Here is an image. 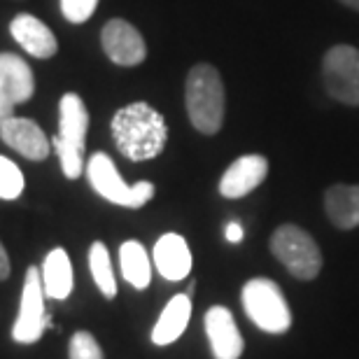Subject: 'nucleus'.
Masks as SVG:
<instances>
[{"label":"nucleus","instance_id":"nucleus-1","mask_svg":"<svg viewBox=\"0 0 359 359\" xmlns=\"http://www.w3.org/2000/svg\"><path fill=\"white\" fill-rule=\"evenodd\" d=\"M110 131L117 149L131 161L156 159L168 140L166 119L147 103H131L114 112Z\"/></svg>","mask_w":359,"mask_h":359},{"label":"nucleus","instance_id":"nucleus-2","mask_svg":"<svg viewBox=\"0 0 359 359\" xmlns=\"http://www.w3.org/2000/svg\"><path fill=\"white\" fill-rule=\"evenodd\" d=\"M184 105L191 126L203 135L219 133L224 124L226 91L219 70L210 63H196L184 82Z\"/></svg>","mask_w":359,"mask_h":359},{"label":"nucleus","instance_id":"nucleus-3","mask_svg":"<svg viewBox=\"0 0 359 359\" xmlns=\"http://www.w3.org/2000/svg\"><path fill=\"white\" fill-rule=\"evenodd\" d=\"M89 110L77 93H66L59 103V135L52 147L61 161V170L68 180L84 173V145H87Z\"/></svg>","mask_w":359,"mask_h":359},{"label":"nucleus","instance_id":"nucleus-4","mask_svg":"<svg viewBox=\"0 0 359 359\" xmlns=\"http://www.w3.org/2000/svg\"><path fill=\"white\" fill-rule=\"evenodd\" d=\"M248 318L266 334H285L292 327V311L283 290L271 278L248 280L241 292Z\"/></svg>","mask_w":359,"mask_h":359},{"label":"nucleus","instance_id":"nucleus-5","mask_svg":"<svg viewBox=\"0 0 359 359\" xmlns=\"http://www.w3.org/2000/svg\"><path fill=\"white\" fill-rule=\"evenodd\" d=\"M271 252L297 280H315L322 271V252L306 229L278 226L271 236Z\"/></svg>","mask_w":359,"mask_h":359},{"label":"nucleus","instance_id":"nucleus-6","mask_svg":"<svg viewBox=\"0 0 359 359\" xmlns=\"http://www.w3.org/2000/svg\"><path fill=\"white\" fill-rule=\"evenodd\" d=\"M87 177L89 184L93 187V191L98 196H103L105 201H110L114 205L121 208H142L145 203L154 198V184L142 180V182L126 184L124 177L119 175L114 161L105 152H96L87 161Z\"/></svg>","mask_w":359,"mask_h":359},{"label":"nucleus","instance_id":"nucleus-7","mask_svg":"<svg viewBox=\"0 0 359 359\" xmlns=\"http://www.w3.org/2000/svg\"><path fill=\"white\" fill-rule=\"evenodd\" d=\"M322 82L334 100L359 107V49L353 45L329 47L322 59Z\"/></svg>","mask_w":359,"mask_h":359},{"label":"nucleus","instance_id":"nucleus-8","mask_svg":"<svg viewBox=\"0 0 359 359\" xmlns=\"http://www.w3.org/2000/svg\"><path fill=\"white\" fill-rule=\"evenodd\" d=\"M45 287H42V276L38 266H31L26 271L24 290H21V306L17 322L12 327V339L24 346L40 341L45 329L49 327V315L45 311Z\"/></svg>","mask_w":359,"mask_h":359},{"label":"nucleus","instance_id":"nucleus-9","mask_svg":"<svg viewBox=\"0 0 359 359\" xmlns=\"http://www.w3.org/2000/svg\"><path fill=\"white\" fill-rule=\"evenodd\" d=\"M35 80L31 66L17 54H0V121L12 117L14 107L31 100Z\"/></svg>","mask_w":359,"mask_h":359},{"label":"nucleus","instance_id":"nucleus-10","mask_svg":"<svg viewBox=\"0 0 359 359\" xmlns=\"http://www.w3.org/2000/svg\"><path fill=\"white\" fill-rule=\"evenodd\" d=\"M100 45L105 56L117 66H140L147 56V45L140 31L124 19H110L100 31Z\"/></svg>","mask_w":359,"mask_h":359},{"label":"nucleus","instance_id":"nucleus-11","mask_svg":"<svg viewBox=\"0 0 359 359\" xmlns=\"http://www.w3.org/2000/svg\"><path fill=\"white\" fill-rule=\"evenodd\" d=\"M0 138L5 140V145H10L14 152L31 161H45L52 145H49L47 135L42 133V128L31 119L24 117H7L0 121Z\"/></svg>","mask_w":359,"mask_h":359},{"label":"nucleus","instance_id":"nucleus-12","mask_svg":"<svg viewBox=\"0 0 359 359\" xmlns=\"http://www.w3.org/2000/svg\"><path fill=\"white\" fill-rule=\"evenodd\" d=\"M269 175V159L262 154L238 156L219 180V194L224 198H243L252 194Z\"/></svg>","mask_w":359,"mask_h":359},{"label":"nucleus","instance_id":"nucleus-13","mask_svg":"<svg viewBox=\"0 0 359 359\" xmlns=\"http://www.w3.org/2000/svg\"><path fill=\"white\" fill-rule=\"evenodd\" d=\"M203 322L215 359H238L243 355V336L229 308L212 306Z\"/></svg>","mask_w":359,"mask_h":359},{"label":"nucleus","instance_id":"nucleus-14","mask_svg":"<svg viewBox=\"0 0 359 359\" xmlns=\"http://www.w3.org/2000/svg\"><path fill=\"white\" fill-rule=\"evenodd\" d=\"M10 33L19 42V47H24V52L35 56V59H49L59 52L56 35L33 14H17L10 24Z\"/></svg>","mask_w":359,"mask_h":359},{"label":"nucleus","instance_id":"nucleus-15","mask_svg":"<svg viewBox=\"0 0 359 359\" xmlns=\"http://www.w3.org/2000/svg\"><path fill=\"white\" fill-rule=\"evenodd\" d=\"M154 266L161 278L180 283L191 273V250L180 233H163L154 245Z\"/></svg>","mask_w":359,"mask_h":359},{"label":"nucleus","instance_id":"nucleus-16","mask_svg":"<svg viewBox=\"0 0 359 359\" xmlns=\"http://www.w3.org/2000/svg\"><path fill=\"white\" fill-rule=\"evenodd\" d=\"M325 210L334 226L350 231L359 226V184H332L325 191Z\"/></svg>","mask_w":359,"mask_h":359},{"label":"nucleus","instance_id":"nucleus-17","mask_svg":"<svg viewBox=\"0 0 359 359\" xmlns=\"http://www.w3.org/2000/svg\"><path fill=\"white\" fill-rule=\"evenodd\" d=\"M191 318V297L189 294H177L166 304L159 320L152 329V341L156 346H170L184 334Z\"/></svg>","mask_w":359,"mask_h":359},{"label":"nucleus","instance_id":"nucleus-18","mask_svg":"<svg viewBox=\"0 0 359 359\" xmlns=\"http://www.w3.org/2000/svg\"><path fill=\"white\" fill-rule=\"evenodd\" d=\"M42 287H45V297L54 301H63L73 292V264L63 248H54L45 257L42 264Z\"/></svg>","mask_w":359,"mask_h":359},{"label":"nucleus","instance_id":"nucleus-19","mask_svg":"<svg viewBox=\"0 0 359 359\" xmlns=\"http://www.w3.org/2000/svg\"><path fill=\"white\" fill-rule=\"evenodd\" d=\"M119 264H121V276L135 290H145L152 280V264H149L147 250L142 248L138 241H126L119 248Z\"/></svg>","mask_w":359,"mask_h":359},{"label":"nucleus","instance_id":"nucleus-20","mask_svg":"<svg viewBox=\"0 0 359 359\" xmlns=\"http://www.w3.org/2000/svg\"><path fill=\"white\" fill-rule=\"evenodd\" d=\"M89 271L93 283H96V287L105 299L117 297V280H114L110 252H107V248L100 241H96L89 248Z\"/></svg>","mask_w":359,"mask_h":359},{"label":"nucleus","instance_id":"nucleus-21","mask_svg":"<svg viewBox=\"0 0 359 359\" xmlns=\"http://www.w3.org/2000/svg\"><path fill=\"white\" fill-rule=\"evenodd\" d=\"M24 191V173L12 159L0 154V198L14 201Z\"/></svg>","mask_w":359,"mask_h":359},{"label":"nucleus","instance_id":"nucleus-22","mask_svg":"<svg viewBox=\"0 0 359 359\" xmlns=\"http://www.w3.org/2000/svg\"><path fill=\"white\" fill-rule=\"evenodd\" d=\"M68 359H105V355L93 334L75 332L68 343Z\"/></svg>","mask_w":359,"mask_h":359},{"label":"nucleus","instance_id":"nucleus-23","mask_svg":"<svg viewBox=\"0 0 359 359\" xmlns=\"http://www.w3.org/2000/svg\"><path fill=\"white\" fill-rule=\"evenodd\" d=\"M98 0H61V12L70 24H84L93 17Z\"/></svg>","mask_w":359,"mask_h":359},{"label":"nucleus","instance_id":"nucleus-24","mask_svg":"<svg viewBox=\"0 0 359 359\" xmlns=\"http://www.w3.org/2000/svg\"><path fill=\"white\" fill-rule=\"evenodd\" d=\"M224 236H226L229 243H241L245 231H243V226L238 224V222H229L226 229H224Z\"/></svg>","mask_w":359,"mask_h":359},{"label":"nucleus","instance_id":"nucleus-25","mask_svg":"<svg viewBox=\"0 0 359 359\" xmlns=\"http://www.w3.org/2000/svg\"><path fill=\"white\" fill-rule=\"evenodd\" d=\"M10 278V257H7V250L0 243V280Z\"/></svg>","mask_w":359,"mask_h":359},{"label":"nucleus","instance_id":"nucleus-26","mask_svg":"<svg viewBox=\"0 0 359 359\" xmlns=\"http://www.w3.org/2000/svg\"><path fill=\"white\" fill-rule=\"evenodd\" d=\"M343 5H348L350 10H357L359 12V0H341Z\"/></svg>","mask_w":359,"mask_h":359}]
</instances>
